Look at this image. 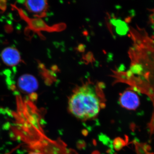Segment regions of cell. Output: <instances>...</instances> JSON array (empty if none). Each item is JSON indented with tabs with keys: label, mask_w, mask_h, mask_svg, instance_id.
<instances>
[{
	"label": "cell",
	"mask_w": 154,
	"mask_h": 154,
	"mask_svg": "<svg viewBox=\"0 0 154 154\" xmlns=\"http://www.w3.org/2000/svg\"><path fill=\"white\" fill-rule=\"evenodd\" d=\"M153 125H154V120L153 121Z\"/></svg>",
	"instance_id": "cell-9"
},
{
	"label": "cell",
	"mask_w": 154,
	"mask_h": 154,
	"mask_svg": "<svg viewBox=\"0 0 154 154\" xmlns=\"http://www.w3.org/2000/svg\"><path fill=\"white\" fill-rule=\"evenodd\" d=\"M17 86L22 93L32 95L38 89V81L32 75H23L19 77Z\"/></svg>",
	"instance_id": "cell-5"
},
{
	"label": "cell",
	"mask_w": 154,
	"mask_h": 154,
	"mask_svg": "<svg viewBox=\"0 0 154 154\" xmlns=\"http://www.w3.org/2000/svg\"><path fill=\"white\" fill-rule=\"evenodd\" d=\"M44 112L36 104L21 105L13 113L12 137L23 144L28 151L41 154H78L60 140L51 139L43 129Z\"/></svg>",
	"instance_id": "cell-1"
},
{
	"label": "cell",
	"mask_w": 154,
	"mask_h": 154,
	"mask_svg": "<svg viewBox=\"0 0 154 154\" xmlns=\"http://www.w3.org/2000/svg\"><path fill=\"white\" fill-rule=\"evenodd\" d=\"M25 5L29 12L40 17L45 16L48 7L46 1H27Z\"/></svg>",
	"instance_id": "cell-7"
},
{
	"label": "cell",
	"mask_w": 154,
	"mask_h": 154,
	"mask_svg": "<svg viewBox=\"0 0 154 154\" xmlns=\"http://www.w3.org/2000/svg\"><path fill=\"white\" fill-rule=\"evenodd\" d=\"M103 87L90 80L77 87L69 98V111L81 120L96 117L105 106Z\"/></svg>",
	"instance_id": "cell-3"
},
{
	"label": "cell",
	"mask_w": 154,
	"mask_h": 154,
	"mask_svg": "<svg viewBox=\"0 0 154 154\" xmlns=\"http://www.w3.org/2000/svg\"><path fill=\"white\" fill-rule=\"evenodd\" d=\"M119 104L122 107L129 110H135L140 105V100L137 94L131 89L120 94Z\"/></svg>",
	"instance_id": "cell-4"
},
{
	"label": "cell",
	"mask_w": 154,
	"mask_h": 154,
	"mask_svg": "<svg viewBox=\"0 0 154 154\" xmlns=\"http://www.w3.org/2000/svg\"><path fill=\"white\" fill-rule=\"evenodd\" d=\"M28 154H41L37 152L32 151H28Z\"/></svg>",
	"instance_id": "cell-8"
},
{
	"label": "cell",
	"mask_w": 154,
	"mask_h": 154,
	"mask_svg": "<svg viewBox=\"0 0 154 154\" xmlns=\"http://www.w3.org/2000/svg\"><path fill=\"white\" fill-rule=\"evenodd\" d=\"M130 36V66L119 75L120 81L130 86L133 91L147 96L154 104V36L137 27L131 28Z\"/></svg>",
	"instance_id": "cell-2"
},
{
	"label": "cell",
	"mask_w": 154,
	"mask_h": 154,
	"mask_svg": "<svg viewBox=\"0 0 154 154\" xmlns=\"http://www.w3.org/2000/svg\"><path fill=\"white\" fill-rule=\"evenodd\" d=\"M2 60L7 65H17L21 60V55L18 50L12 47L7 48L2 53Z\"/></svg>",
	"instance_id": "cell-6"
}]
</instances>
